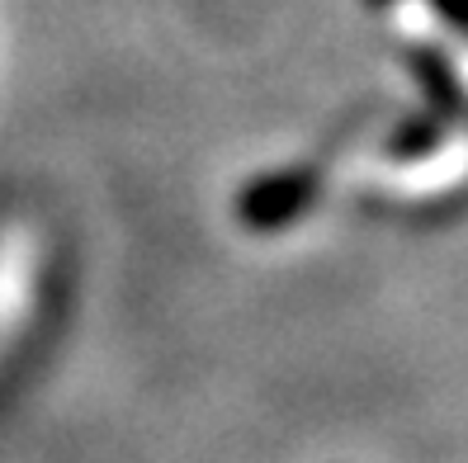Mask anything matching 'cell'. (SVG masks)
I'll use <instances>...</instances> for the list:
<instances>
[{
	"label": "cell",
	"mask_w": 468,
	"mask_h": 463,
	"mask_svg": "<svg viewBox=\"0 0 468 463\" xmlns=\"http://www.w3.org/2000/svg\"><path fill=\"white\" fill-rule=\"evenodd\" d=\"M317 171H284V175H270L265 184H251L241 199V217L246 227H284L293 213H303L317 199Z\"/></svg>",
	"instance_id": "obj_1"
},
{
	"label": "cell",
	"mask_w": 468,
	"mask_h": 463,
	"mask_svg": "<svg viewBox=\"0 0 468 463\" xmlns=\"http://www.w3.org/2000/svg\"><path fill=\"white\" fill-rule=\"evenodd\" d=\"M411 62L421 67V86L431 90V100H435V104H459V86H454V76L445 71V62H440L435 52L417 47V52H411Z\"/></svg>",
	"instance_id": "obj_2"
},
{
	"label": "cell",
	"mask_w": 468,
	"mask_h": 463,
	"mask_svg": "<svg viewBox=\"0 0 468 463\" xmlns=\"http://www.w3.org/2000/svg\"><path fill=\"white\" fill-rule=\"evenodd\" d=\"M431 5H435V10L445 15V19L454 24V29L468 38V0H431Z\"/></svg>",
	"instance_id": "obj_3"
}]
</instances>
